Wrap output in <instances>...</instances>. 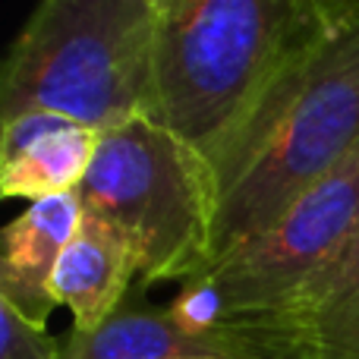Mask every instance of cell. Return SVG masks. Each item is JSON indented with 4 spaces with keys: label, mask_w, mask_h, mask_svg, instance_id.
<instances>
[{
    "label": "cell",
    "mask_w": 359,
    "mask_h": 359,
    "mask_svg": "<svg viewBox=\"0 0 359 359\" xmlns=\"http://www.w3.org/2000/svg\"><path fill=\"white\" fill-rule=\"evenodd\" d=\"M359 149V0H328L318 25L215 158V265L271 227Z\"/></svg>",
    "instance_id": "1"
},
{
    "label": "cell",
    "mask_w": 359,
    "mask_h": 359,
    "mask_svg": "<svg viewBox=\"0 0 359 359\" xmlns=\"http://www.w3.org/2000/svg\"><path fill=\"white\" fill-rule=\"evenodd\" d=\"M325 6L328 0H168L151 117L215 164Z\"/></svg>",
    "instance_id": "2"
},
{
    "label": "cell",
    "mask_w": 359,
    "mask_h": 359,
    "mask_svg": "<svg viewBox=\"0 0 359 359\" xmlns=\"http://www.w3.org/2000/svg\"><path fill=\"white\" fill-rule=\"evenodd\" d=\"M155 0H38L0 76V120L48 111L104 133L151 114Z\"/></svg>",
    "instance_id": "3"
},
{
    "label": "cell",
    "mask_w": 359,
    "mask_h": 359,
    "mask_svg": "<svg viewBox=\"0 0 359 359\" xmlns=\"http://www.w3.org/2000/svg\"><path fill=\"white\" fill-rule=\"evenodd\" d=\"M82 208L123 233L139 284H186L211 268L217 180L211 161L151 114L101 133Z\"/></svg>",
    "instance_id": "4"
},
{
    "label": "cell",
    "mask_w": 359,
    "mask_h": 359,
    "mask_svg": "<svg viewBox=\"0 0 359 359\" xmlns=\"http://www.w3.org/2000/svg\"><path fill=\"white\" fill-rule=\"evenodd\" d=\"M359 233V149L316 183L271 227L217 259L192 280L208 284L221 325L278 306L334 262ZM221 331V328H217Z\"/></svg>",
    "instance_id": "5"
},
{
    "label": "cell",
    "mask_w": 359,
    "mask_h": 359,
    "mask_svg": "<svg viewBox=\"0 0 359 359\" xmlns=\"http://www.w3.org/2000/svg\"><path fill=\"white\" fill-rule=\"evenodd\" d=\"M217 337L233 359H359V233L299 290Z\"/></svg>",
    "instance_id": "6"
},
{
    "label": "cell",
    "mask_w": 359,
    "mask_h": 359,
    "mask_svg": "<svg viewBox=\"0 0 359 359\" xmlns=\"http://www.w3.org/2000/svg\"><path fill=\"white\" fill-rule=\"evenodd\" d=\"M0 126V192L6 198L32 205L79 192L98 151V130L48 111L19 114Z\"/></svg>",
    "instance_id": "7"
},
{
    "label": "cell",
    "mask_w": 359,
    "mask_h": 359,
    "mask_svg": "<svg viewBox=\"0 0 359 359\" xmlns=\"http://www.w3.org/2000/svg\"><path fill=\"white\" fill-rule=\"evenodd\" d=\"M79 192H63L32 202L4 227L0 252V303H10L19 316L48 328L54 299V274L69 240L82 224Z\"/></svg>",
    "instance_id": "8"
},
{
    "label": "cell",
    "mask_w": 359,
    "mask_h": 359,
    "mask_svg": "<svg viewBox=\"0 0 359 359\" xmlns=\"http://www.w3.org/2000/svg\"><path fill=\"white\" fill-rule=\"evenodd\" d=\"M139 284V259L117 227L82 215L54 274V299L73 316V331L101 328Z\"/></svg>",
    "instance_id": "9"
},
{
    "label": "cell",
    "mask_w": 359,
    "mask_h": 359,
    "mask_svg": "<svg viewBox=\"0 0 359 359\" xmlns=\"http://www.w3.org/2000/svg\"><path fill=\"white\" fill-rule=\"evenodd\" d=\"M149 287L136 284L117 312L101 328L73 331L63 341V359H180V356H227L215 341L186 334L168 306L145 303ZM230 359V356H227Z\"/></svg>",
    "instance_id": "10"
},
{
    "label": "cell",
    "mask_w": 359,
    "mask_h": 359,
    "mask_svg": "<svg viewBox=\"0 0 359 359\" xmlns=\"http://www.w3.org/2000/svg\"><path fill=\"white\" fill-rule=\"evenodd\" d=\"M0 359H63V344L10 303H0Z\"/></svg>",
    "instance_id": "11"
},
{
    "label": "cell",
    "mask_w": 359,
    "mask_h": 359,
    "mask_svg": "<svg viewBox=\"0 0 359 359\" xmlns=\"http://www.w3.org/2000/svg\"><path fill=\"white\" fill-rule=\"evenodd\" d=\"M180 359H227V356H208V353H202V356H180Z\"/></svg>",
    "instance_id": "12"
},
{
    "label": "cell",
    "mask_w": 359,
    "mask_h": 359,
    "mask_svg": "<svg viewBox=\"0 0 359 359\" xmlns=\"http://www.w3.org/2000/svg\"><path fill=\"white\" fill-rule=\"evenodd\" d=\"M155 4H158V6H164V4H168V0H155Z\"/></svg>",
    "instance_id": "13"
}]
</instances>
